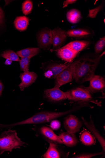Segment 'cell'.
Instances as JSON below:
<instances>
[{"mask_svg":"<svg viewBox=\"0 0 105 158\" xmlns=\"http://www.w3.org/2000/svg\"><path fill=\"white\" fill-rule=\"evenodd\" d=\"M25 143L18 138L15 131L9 129L0 136V154H2L5 151L11 152L13 149L20 148Z\"/></svg>","mask_w":105,"mask_h":158,"instance_id":"2","label":"cell"},{"mask_svg":"<svg viewBox=\"0 0 105 158\" xmlns=\"http://www.w3.org/2000/svg\"><path fill=\"white\" fill-rule=\"evenodd\" d=\"M50 147L43 156L44 158H59L61 157V153L58 149L57 144L50 142Z\"/></svg>","mask_w":105,"mask_h":158,"instance_id":"18","label":"cell"},{"mask_svg":"<svg viewBox=\"0 0 105 158\" xmlns=\"http://www.w3.org/2000/svg\"><path fill=\"white\" fill-rule=\"evenodd\" d=\"M67 36L78 38H84L91 36V33L89 30L83 28L75 29L67 31Z\"/></svg>","mask_w":105,"mask_h":158,"instance_id":"17","label":"cell"},{"mask_svg":"<svg viewBox=\"0 0 105 158\" xmlns=\"http://www.w3.org/2000/svg\"><path fill=\"white\" fill-rule=\"evenodd\" d=\"M105 46V37L100 38L96 43L95 47V50L96 53L99 54L103 50Z\"/></svg>","mask_w":105,"mask_h":158,"instance_id":"26","label":"cell"},{"mask_svg":"<svg viewBox=\"0 0 105 158\" xmlns=\"http://www.w3.org/2000/svg\"><path fill=\"white\" fill-rule=\"evenodd\" d=\"M43 96L48 101L53 102H59L67 99L65 92H64L59 88L55 87L51 89L44 90Z\"/></svg>","mask_w":105,"mask_h":158,"instance_id":"7","label":"cell"},{"mask_svg":"<svg viewBox=\"0 0 105 158\" xmlns=\"http://www.w3.org/2000/svg\"><path fill=\"white\" fill-rule=\"evenodd\" d=\"M88 88L93 94L103 92L105 89L104 78L100 76L94 75L90 81Z\"/></svg>","mask_w":105,"mask_h":158,"instance_id":"10","label":"cell"},{"mask_svg":"<svg viewBox=\"0 0 105 158\" xmlns=\"http://www.w3.org/2000/svg\"><path fill=\"white\" fill-rule=\"evenodd\" d=\"M39 132L41 135L49 143H54L57 144L63 143L59 136L56 135L49 127H41L39 129Z\"/></svg>","mask_w":105,"mask_h":158,"instance_id":"11","label":"cell"},{"mask_svg":"<svg viewBox=\"0 0 105 158\" xmlns=\"http://www.w3.org/2000/svg\"><path fill=\"white\" fill-rule=\"evenodd\" d=\"M63 124L67 132L75 134L80 131L83 123L77 117L70 114L64 118Z\"/></svg>","mask_w":105,"mask_h":158,"instance_id":"5","label":"cell"},{"mask_svg":"<svg viewBox=\"0 0 105 158\" xmlns=\"http://www.w3.org/2000/svg\"><path fill=\"white\" fill-rule=\"evenodd\" d=\"M104 54V52L99 55L87 56L79 59L73 69V80L78 83H83L91 80L94 75L101 57Z\"/></svg>","mask_w":105,"mask_h":158,"instance_id":"1","label":"cell"},{"mask_svg":"<svg viewBox=\"0 0 105 158\" xmlns=\"http://www.w3.org/2000/svg\"><path fill=\"white\" fill-rule=\"evenodd\" d=\"M60 123L57 120H52L50 123V126L54 130H57L60 127Z\"/></svg>","mask_w":105,"mask_h":158,"instance_id":"29","label":"cell"},{"mask_svg":"<svg viewBox=\"0 0 105 158\" xmlns=\"http://www.w3.org/2000/svg\"><path fill=\"white\" fill-rule=\"evenodd\" d=\"M33 8L32 2L31 1H26L22 3V10L25 15H28L31 12Z\"/></svg>","mask_w":105,"mask_h":158,"instance_id":"24","label":"cell"},{"mask_svg":"<svg viewBox=\"0 0 105 158\" xmlns=\"http://www.w3.org/2000/svg\"><path fill=\"white\" fill-rule=\"evenodd\" d=\"M80 139L83 144L87 146H92L95 143L94 137L87 131H84L82 133Z\"/></svg>","mask_w":105,"mask_h":158,"instance_id":"22","label":"cell"},{"mask_svg":"<svg viewBox=\"0 0 105 158\" xmlns=\"http://www.w3.org/2000/svg\"><path fill=\"white\" fill-rule=\"evenodd\" d=\"M53 51L56 52V54L59 58L69 63L72 62L79 52L69 48L63 47Z\"/></svg>","mask_w":105,"mask_h":158,"instance_id":"12","label":"cell"},{"mask_svg":"<svg viewBox=\"0 0 105 158\" xmlns=\"http://www.w3.org/2000/svg\"><path fill=\"white\" fill-rule=\"evenodd\" d=\"M59 136L63 143L69 147L75 146L79 143L78 139L74 134L61 131Z\"/></svg>","mask_w":105,"mask_h":158,"instance_id":"15","label":"cell"},{"mask_svg":"<svg viewBox=\"0 0 105 158\" xmlns=\"http://www.w3.org/2000/svg\"><path fill=\"white\" fill-rule=\"evenodd\" d=\"M82 119L84 122L85 125L90 132H91L96 137L99 141L101 146L103 152L105 151V141L103 138L99 134L98 131L95 127L93 121L91 118L89 122L85 120L83 117H82Z\"/></svg>","mask_w":105,"mask_h":158,"instance_id":"14","label":"cell"},{"mask_svg":"<svg viewBox=\"0 0 105 158\" xmlns=\"http://www.w3.org/2000/svg\"><path fill=\"white\" fill-rule=\"evenodd\" d=\"M71 63H53L49 64L44 69V75L49 79L55 78L64 69L70 66Z\"/></svg>","mask_w":105,"mask_h":158,"instance_id":"8","label":"cell"},{"mask_svg":"<svg viewBox=\"0 0 105 158\" xmlns=\"http://www.w3.org/2000/svg\"><path fill=\"white\" fill-rule=\"evenodd\" d=\"M67 35V31L57 27L52 31V45L53 49L52 51L61 48L64 44Z\"/></svg>","mask_w":105,"mask_h":158,"instance_id":"6","label":"cell"},{"mask_svg":"<svg viewBox=\"0 0 105 158\" xmlns=\"http://www.w3.org/2000/svg\"><path fill=\"white\" fill-rule=\"evenodd\" d=\"M67 17L69 22L72 24H76L80 20L82 17L79 10L75 9H72L67 13Z\"/></svg>","mask_w":105,"mask_h":158,"instance_id":"21","label":"cell"},{"mask_svg":"<svg viewBox=\"0 0 105 158\" xmlns=\"http://www.w3.org/2000/svg\"><path fill=\"white\" fill-rule=\"evenodd\" d=\"M103 6L102 5H100L94 9L89 10L87 17L92 19L95 18L97 14L103 8Z\"/></svg>","mask_w":105,"mask_h":158,"instance_id":"28","label":"cell"},{"mask_svg":"<svg viewBox=\"0 0 105 158\" xmlns=\"http://www.w3.org/2000/svg\"><path fill=\"white\" fill-rule=\"evenodd\" d=\"M12 61L10 60L7 59L5 62V64L6 65H10L12 64Z\"/></svg>","mask_w":105,"mask_h":158,"instance_id":"33","label":"cell"},{"mask_svg":"<svg viewBox=\"0 0 105 158\" xmlns=\"http://www.w3.org/2000/svg\"><path fill=\"white\" fill-rule=\"evenodd\" d=\"M77 1H76V0H67V1H65L63 3V8H66L67 6L68 5L73 4Z\"/></svg>","mask_w":105,"mask_h":158,"instance_id":"30","label":"cell"},{"mask_svg":"<svg viewBox=\"0 0 105 158\" xmlns=\"http://www.w3.org/2000/svg\"><path fill=\"white\" fill-rule=\"evenodd\" d=\"M4 17V12L2 9L0 7V27L3 24Z\"/></svg>","mask_w":105,"mask_h":158,"instance_id":"31","label":"cell"},{"mask_svg":"<svg viewBox=\"0 0 105 158\" xmlns=\"http://www.w3.org/2000/svg\"><path fill=\"white\" fill-rule=\"evenodd\" d=\"M87 41H74L70 42L63 48H68L79 52L86 48L90 44Z\"/></svg>","mask_w":105,"mask_h":158,"instance_id":"16","label":"cell"},{"mask_svg":"<svg viewBox=\"0 0 105 158\" xmlns=\"http://www.w3.org/2000/svg\"><path fill=\"white\" fill-rule=\"evenodd\" d=\"M3 58L14 61H19L20 59L18 54L11 50H6L1 55Z\"/></svg>","mask_w":105,"mask_h":158,"instance_id":"23","label":"cell"},{"mask_svg":"<svg viewBox=\"0 0 105 158\" xmlns=\"http://www.w3.org/2000/svg\"><path fill=\"white\" fill-rule=\"evenodd\" d=\"M52 31L49 29H44L39 32L38 41L39 47L43 49L48 50L52 45Z\"/></svg>","mask_w":105,"mask_h":158,"instance_id":"9","label":"cell"},{"mask_svg":"<svg viewBox=\"0 0 105 158\" xmlns=\"http://www.w3.org/2000/svg\"><path fill=\"white\" fill-rule=\"evenodd\" d=\"M4 89V86L2 83L0 81V97H1L2 94V93Z\"/></svg>","mask_w":105,"mask_h":158,"instance_id":"32","label":"cell"},{"mask_svg":"<svg viewBox=\"0 0 105 158\" xmlns=\"http://www.w3.org/2000/svg\"><path fill=\"white\" fill-rule=\"evenodd\" d=\"M104 152H103L97 153H83L80 154L76 156H73L72 158H90L93 156L103 155Z\"/></svg>","mask_w":105,"mask_h":158,"instance_id":"27","label":"cell"},{"mask_svg":"<svg viewBox=\"0 0 105 158\" xmlns=\"http://www.w3.org/2000/svg\"><path fill=\"white\" fill-rule=\"evenodd\" d=\"M40 51V49L38 48H28L17 52V54L21 58L27 57L31 59L37 55Z\"/></svg>","mask_w":105,"mask_h":158,"instance_id":"19","label":"cell"},{"mask_svg":"<svg viewBox=\"0 0 105 158\" xmlns=\"http://www.w3.org/2000/svg\"><path fill=\"white\" fill-rule=\"evenodd\" d=\"M79 60L71 63L70 66L64 69L55 78V87L59 88L63 85L72 81L73 69Z\"/></svg>","mask_w":105,"mask_h":158,"instance_id":"4","label":"cell"},{"mask_svg":"<svg viewBox=\"0 0 105 158\" xmlns=\"http://www.w3.org/2000/svg\"><path fill=\"white\" fill-rule=\"evenodd\" d=\"M37 77V74L34 72L28 71L20 74V77L22 81L18 85L20 90L22 91L25 88L31 85L35 82Z\"/></svg>","mask_w":105,"mask_h":158,"instance_id":"13","label":"cell"},{"mask_svg":"<svg viewBox=\"0 0 105 158\" xmlns=\"http://www.w3.org/2000/svg\"><path fill=\"white\" fill-rule=\"evenodd\" d=\"M29 23V19L26 16L17 17L14 22L16 28L20 31H24L26 30Z\"/></svg>","mask_w":105,"mask_h":158,"instance_id":"20","label":"cell"},{"mask_svg":"<svg viewBox=\"0 0 105 158\" xmlns=\"http://www.w3.org/2000/svg\"><path fill=\"white\" fill-rule=\"evenodd\" d=\"M30 60V59L27 57H23L19 61L20 69L24 73L29 71Z\"/></svg>","mask_w":105,"mask_h":158,"instance_id":"25","label":"cell"},{"mask_svg":"<svg viewBox=\"0 0 105 158\" xmlns=\"http://www.w3.org/2000/svg\"><path fill=\"white\" fill-rule=\"evenodd\" d=\"M67 98L71 101L91 103L99 106L100 102L95 100L88 87L80 86L65 92Z\"/></svg>","mask_w":105,"mask_h":158,"instance_id":"3","label":"cell"}]
</instances>
